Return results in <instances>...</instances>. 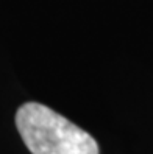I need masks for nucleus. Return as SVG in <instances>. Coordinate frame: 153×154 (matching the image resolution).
Instances as JSON below:
<instances>
[{"label":"nucleus","mask_w":153,"mask_h":154,"mask_svg":"<svg viewBox=\"0 0 153 154\" xmlns=\"http://www.w3.org/2000/svg\"><path fill=\"white\" fill-rule=\"evenodd\" d=\"M16 126L31 154H98L91 134L44 104H22Z\"/></svg>","instance_id":"obj_1"}]
</instances>
